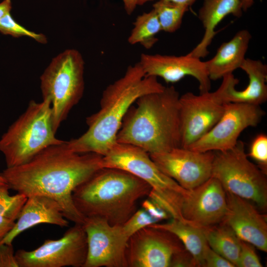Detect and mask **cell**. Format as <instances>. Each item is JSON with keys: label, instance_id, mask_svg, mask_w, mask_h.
<instances>
[{"label": "cell", "instance_id": "obj_8", "mask_svg": "<svg viewBox=\"0 0 267 267\" xmlns=\"http://www.w3.org/2000/svg\"><path fill=\"white\" fill-rule=\"evenodd\" d=\"M265 173L249 161L244 143L238 140L232 148L215 153L212 176L225 191L254 203L261 210L267 207Z\"/></svg>", "mask_w": 267, "mask_h": 267}, {"label": "cell", "instance_id": "obj_37", "mask_svg": "<svg viewBox=\"0 0 267 267\" xmlns=\"http://www.w3.org/2000/svg\"><path fill=\"white\" fill-rule=\"evenodd\" d=\"M11 8V0H3L0 2V20L6 14L10 12Z\"/></svg>", "mask_w": 267, "mask_h": 267}, {"label": "cell", "instance_id": "obj_39", "mask_svg": "<svg viewBox=\"0 0 267 267\" xmlns=\"http://www.w3.org/2000/svg\"><path fill=\"white\" fill-rule=\"evenodd\" d=\"M255 0H240V4L242 10L247 11L254 4Z\"/></svg>", "mask_w": 267, "mask_h": 267}, {"label": "cell", "instance_id": "obj_18", "mask_svg": "<svg viewBox=\"0 0 267 267\" xmlns=\"http://www.w3.org/2000/svg\"><path fill=\"white\" fill-rule=\"evenodd\" d=\"M12 229L0 242V245L12 244L24 231L41 223L67 227L69 221L63 215L58 203L49 197L34 195L27 197Z\"/></svg>", "mask_w": 267, "mask_h": 267}, {"label": "cell", "instance_id": "obj_10", "mask_svg": "<svg viewBox=\"0 0 267 267\" xmlns=\"http://www.w3.org/2000/svg\"><path fill=\"white\" fill-rule=\"evenodd\" d=\"M87 252L83 224L74 223L60 238L46 240L32 251L19 249L15 255L19 267H83Z\"/></svg>", "mask_w": 267, "mask_h": 267}, {"label": "cell", "instance_id": "obj_2", "mask_svg": "<svg viewBox=\"0 0 267 267\" xmlns=\"http://www.w3.org/2000/svg\"><path fill=\"white\" fill-rule=\"evenodd\" d=\"M165 88L157 77L145 76L138 62L130 65L122 77L103 90L99 110L86 118L87 131L66 141L67 147L77 153L104 156L116 143L117 134L130 107L140 96Z\"/></svg>", "mask_w": 267, "mask_h": 267}, {"label": "cell", "instance_id": "obj_14", "mask_svg": "<svg viewBox=\"0 0 267 267\" xmlns=\"http://www.w3.org/2000/svg\"><path fill=\"white\" fill-rule=\"evenodd\" d=\"M184 248L173 233L149 225L129 238L126 250L128 267H168L172 256Z\"/></svg>", "mask_w": 267, "mask_h": 267}, {"label": "cell", "instance_id": "obj_23", "mask_svg": "<svg viewBox=\"0 0 267 267\" xmlns=\"http://www.w3.org/2000/svg\"><path fill=\"white\" fill-rule=\"evenodd\" d=\"M201 228L210 247L237 267L241 240L234 231L223 222Z\"/></svg>", "mask_w": 267, "mask_h": 267}, {"label": "cell", "instance_id": "obj_17", "mask_svg": "<svg viewBox=\"0 0 267 267\" xmlns=\"http://www.w3.org/2000/svg\"><path fill=\"white\" fill-rule=\"evenodd\" d=\"M227 208L222 222L229 226L239 239L267 252V216L250 202L225 191Z\"/></svg>", "mask_w": 267, "mask_h": 267}, {"label": "cell", "instance_id": "obj_33", "mask_svg": "<svg viewBox=\"0 0 267 267\" xmlns=\"http://www.w3.org/2000/svg\"><path fill=\"white\" fill-rule=\"evenodd\" d=\"M0 267H19L12 243L0 245Z\"/></svg>", "mask_w": 267, "mask_h": 267}, {"label": "cell", "instance_id": "obj_35", "mask_svg": "<svg viewBox=\"0 0 267 267\" xmlns=\"http://www.w3.org/2000/svg\"><path fill=\"white\" fill-rule=\"evenodd\" d=\"M15 221L0 216V242L13 228Z\"/></svg>", "mask_w": 267, "mask_h": 267}, {"label": "cell", "instance_id": "obj_4", "mask_svg": "<svg viewBox=\"0 0 267 267\" xmlns=\"http://www.w3.org/2000/svg\"><path fill=\"white\" fill-rule=\"evenodd\" d=\"M151 190L147 182L131 173L104 167L78 186L72 199L84 218H99L111 225H121L136 212L138 201Z\"/></svg>", "mask_w": 267, "mask_h": 267}, {"label": "cell", "instance_id": "obj_21", "mask_svg": "<svg viewBox=\"0 0 267 267\" xmlns=\"http://www.w3.org/2000/svg\"><path fill=\"white\" fill-rule=\"evenodd\" d=\"M252 36L245 29L237 32L229 41L223 43L215 56L205 61L209 77L217 80L232 74L245 60Z\"/></svg>", "mask_w": 267, "mask_h": 267}, {"label": "cell", "instance_id": "obj_20", "mask_svg": "<svg viewBox=\"0 0 267 267\" xmlns=\"http://www.w3.org/2000/svg\"><path fill=\"white\" fill-rule=\"evenodd\" d=\"M240 0H204L198 11V18L204 29L200 42L188 53L194 57L204 58L209 54L208 47L217 33L216 28L228 15L240 18L242 15Z\"/></svg>", "mask_w": 267, "mask_h": 267}, {"label": "cell", "instance_id": "obj_5", "mask_svg": "<svg viewBox=\"0 0 267 267\" xmlns=\"http://www.w3.org/2000/svg\"><path fill=\"white\" fill-rule=\"evenodd\" d=\"M51 103L31 100L24 111L0 138L6 167L23 164L46 147L63 143L55 136Z\"/></svg>", "mask_w": 267, "mask_h": 267}, {"label": "cell", "instance_id": "obj_30", "mask_svg": "<svg viewBox=\"0 0 267 267\" xmlns=\"http://www.w3.org/2000/svg\"><path fill=\"white\" fill-rule=\"evenodd\" d=\"M262 265L253 246L241 240L238 263L239 267H261Z\"/></svg>", "mask_w": 267, "mask_h": 267}, {"label": "cell", "instance_id": "obj_32", "mask_svg": "<svg viewBox=\"0 0 267 267\" xmlns=\"http://www.w3.org/2000/svg\"><path fill=\"white\" fill-rule=\"evenodd\" d=\"M169 267H197V265L193 256L184 248L172 256Z\"/></svg>", "mask_w": 267, "mask_h": 267}, {"label": "cell", "instance_id": "obj_38", "mask_svg": "<svg viewBox=\"0 0 267 267\" xmlns=\"http://www.w3.org/2000/svg\"><path fill=\"white\" fill-rule=\"evenodd\" d=\"M153 0H139L138 2V5H141L145 4V3L150 1ZM173 2L178 3L180 4H183L189 7L192 5L197 0H167Z\"/></svg>", "mask_w": 267, "mask_h": 267}, {"label": "cell", "instance_id": "obj_31", "mask_svg": "<svg viewBox=\"0 0 267 267\" xmlns=\"http://www.w3.org/2000/svg\"><path fill=\"white\" fill-rule=\"evenodd\" d=\"M206 267H234L232 263L214 251L208 245L203 256V266Z\"/></svg>", "mask_w": 267, "mask_h": 267}, {"label": "cell", "instance_id": "obj_19", "mask_svg": "<svg viewBox=\"0 0 267 267\" xmlns=\"http://www.w3.org/2000/svg\"><path fill=\"white\" fill-rule=\"evenodd\" d=\"M240 68L248 75L249 83L242 90L235 89L239 81L233 74L228 75L224 101L260 105L267 100V66L262 61L245 58Z\"/></svg>", "mask_w": 267, "mask_h": 267}, {"label": "cell", "instance_id": "obj_27", "mask_svg": "<svg viewBox=\"0 0 267 267\" xmlns=\"http://www.w3.org/2000/svg\"><path fill=\"white\" fill-rule=\"evenodd\" d=\"M0 32L15 38L23 36L30 37L42 44H45L47 42L46 38L44 35L28 30L18 24L13 19L10 12L6 14L0 20Z\"/></svg>", "mask_w": 267, "mask_h": 267}, {"label": "cell", "instance_id": "obj_15", "mask_svg": "<svg viewBox=\"0 0 267 267\" xmlns=\"http://www.w3.org/2000/svg\"><path fill=\"white\" fill-rule=\"evenodd\" d=\"M149 155L164 174L186 189L201 185L212 176L213 151L199 152L178 147Z\"/></svg>", "mask_w": 267, "mask_h": 267}, {"label": "cell", "instance_id": "obj_1", "mask_svg": "<svg viewBox=\"0 0 267 267\" xmlns=\"http://www.w3.org/2000/svg\"><path fill=\"white\" fill-rule=\"evenodd\" d=\"M102 156L95 153H77L66 141L49 146L27 162L0 173L10 189L28 197L42 195L60 205L65 218L83 224L84 217L74 204L72 193L80 184L102 168Z\"/></svg>", "mask_w": 267, "mask_h": 267}, {"label": "cell", "instance_id": "obj_36", "mask_svg": "<svg viewBox=\"0 0 267 267\" xmlns=\"http://www.w3.org/2000/svg\"><path fill=\"white\" fill-rule=\"evenodd\" d=\"M139 0H122L125 10L128 15H131L138 5Z\"/></svg>", "mask_w": 267, "mask_h": 267}, {"label": "cell", "instance_id": "obj_16", "mask_svg": "<svg viewBox=\"0 0 267 267\" xmlns=\"http://www.w3.org/2000/svg\"><path fill=\"white\" fill-rule=\"evenodd\" d=\"M138 62L145 76L160 77L168 83H175L190 76L198 82L200 93L211 89L205 61L189 53L181 56L142 53Z\"/></svg>", "mask_w": 267, "mask_h": 267}, {"label": "cell", "instance_id": "obj_11", "mask_svg": "<svg viewBox=\"0 0 267 267\" xmlns=\"http://www.w3.org/2000/svg\"><path fill=\"white\" fill-rule=\"evenodd\" d=\"M265 112L260 105L243 103L225 104L224 112L212 129L188 148L206 152L223 151L233 148L241 133L246 128L257 126Z\"/></svg>", "mask_w": 267, "mask_h": 267}, {"label": "cell", "instance_id": "obj_22", "mask_svg": "<svg viewBox=\"0 0 267 267\" xmlns=\"http://www.w3.org/2000/svg\"><path fill=\"white\" fill-rule=\"evenodd\" d=\"M150 225L167 230L175 235L184 248L193 256L197 267H203V256L208 244L201 227L175 219H171L165 223H156Z\"/></svg>", "mask_w": 267, "mask_h": 267}, {"label": "cell", "instance_id": "obj_6", "mask_svg": "<svg viewBox=\"0 0 267 267\" xmlns=\"http://www.w3.org/2000/svg\"><path fill=\"white\" fill-rule=\"evenodd\" d=\"M102 168H115L126 171L142 179L151 187L149 199L175 218L186 189L164 174L149 154L129 144L116 142L102 158Z\"/></svg>", "mask_w": 267, "mask_h": 267}, {"label": "cell", "instance_id": "obj_9", "mask_svg": "<svg viewBox=\"0 0 267 267\" xmlns=\"http://www.w3.org/2000/svg\"><path fill=\"white\" fill-rule=\"evenodd\" d=\"M228 75L222 78L215 91L199 95L187 92L179 97L180 147L188 148L209 132L222 117Z\"/></svg>", "mask_w": 267, "mask_h": 267}, {"label": "cell", "instance_id": "obj_12", "mask_svg": "<svg viewBox=\"0 0 267 267\" xmlns=\"http://www.w3.org/2000/svg\"><path fill=\"white\" fill-rule=\"evenodd\" d=\"M88 244L83 267H128L126 250L129 239L121 225H111L96 217H85L82 224Z\"/></svg>", "mask_w": 267, "mask_h": 267}, {"label": "cell", "instance_id": "obj_3", "mask_svg": "<svg viewBox=\"0 0 267 267\" xmlns=\"http://www.w3.org/2000/svg\"><path fill=\"white\" fill-rule=\"evenodd\" d=\"M179 94L173 86L139 97L126 114L116 141L150 154L180 147Z\"/></svg>", "mask_w": 267, "mask_h": 267}, {"label": "cell", "instance_id": "obj_24", "mask_svg": "<svg viewBox=\"0 0 267 267\" xmlns=\"http://www.w3.org/2000/svg\"><path fill=\"white\" fill-rule=\"evenodd\" d=\"M161 31L157 16L152 9L136 17L128 41L131 44H139L150 49L157 42L156 36Z\"/></svg>", "mask_w": 267, "mask_h": 267}, {"label": "cell", "instance_id": "obj_28", "mask_svg": "<svg viewBox=\"0 0 267 267\" xmlns=\"http://www.w3.org/2000/svg\"><path fill=\"white\" fill-rule=\"evenodd\" d=\"M157 220L150 216L143 209L136 212L123 224L122 229L124 234L129 239L130 237L139 229L158 223Z\"/></svg>", "mask_w": 267, "mask_h": 267}, {"label": "cell", "instance_id": "obj_29", "mask_svg": "<svg viewBox=\"0 0 267 267\" xmlns=\"http://www.w3.org/2000/svg\"><path fill=\"white\" fill-rule=\"evenodd\" d=\"M247 156L257 162L258 167L267 174V136L266 134H260L254 139Z\"/></svg>", "mask_w": 267, "mask_h": 267}, {"label": "cell", "instance_id": "obj_40", "mask_svg": "<svg viewBox=\"0 0 267 267\" xmlns=\"http://www.w3.org/2000/svg\"><path fill=\"white\" fill-rule=\"evenodd\" d=\"M0 183H6L3 178L0 175Z\"/></svg>", "mask_w": 267, "mask_h": 267}, {"label": "cell", "instance_id": "obj_13", "mask_svg": "<svg viewBox=\"0 0 267 267\" xmlns=\"http://www.w3.org/2000/svg\"><path fill=\"white\" fill-rule=\"evenodd\" d=\"M226 208L225 191L211 176L201 185L186 189L179 204L178 220L199 227L216 224L223 221Z\"/></svg>", "mask_w": 267, "mask_h": 267}, {"label": "cell", "instance_id": "obj_25", "mask_svg": "<svg viewBox=\"0 0 267 267\" xmlns=\"http://www.w3.org/2000/svg\"><path fill=\"white\" fill-rule=\"evenodd\" d=\"M188 7L167 0H158L153 4L161 30L168 33L175 32L180 28Z\"/></svg>", "mask_w": 267, "mask_h": 267}, {"label": "cell", "instance_id": "obj_7", "mask_svg": "<svg viewBox=\"0 0 267 267\" xmlns=\"http://www.w3.org/2000/svg\"><path fill=\"white\" fill-rule=\"evenodd\" d=\"M84 65L81 53L68 49L52 59L40 77L43 99H47L51 103L55 133L83 96Z\"/></svg>", "mask_w": 267, "mask_h": 267}, {"label": "cell", "instance_id": "obj_26", "mask_svg": "<svg viewBox=\"0 0 267 267\" xmlns=\"http://www.w3.org/2000/svg\"><path fill=\"white\" fill-rule=\"evenodd\" d=\"M6 183H0V216L15 221L27 197L22 194L9 195Z\"/></svg>", "mask_w": 267, "mask_h": 267}, {"label": "cell", "instance_id": "obj_34", "mask_svg": "<svg viewBox=\"0 0 267 267\" xmlns=\"http://www.w3.org/2000/svg\"><path fill=\"white\" fill-rule=\"evenodd\" d=\"M143 209L150 216L158 221L171 219L169 214L149 199H146L141 204Z\"/></svg>", "mask_w": 267, "mask_h": 267}]
</instances>
